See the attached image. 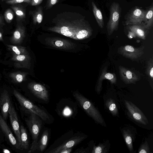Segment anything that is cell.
Masks as SVG:
<instances>
[{
	"label": "cell",
	"mask_w": 153,
	"mask_h": 153,
	"mask_svg": "<svg viewBox=\"0 0 153 153\" xmlns=\"http://www.w3.org/2000/svg\"><path fill=\"white\" fill-rule=\"evenodd\" d=\"M29 114L25 121L31 134L33 142L28 153L33 152L36 150L38 137L42 126V119L34 113L27 110Z\"/></svg>",
	"instance_id": "7a4b0ae2"
},
{
	"label": "cell",
	"mask_w": 153,
	"mask_h": 153,
	"mask_svg": "<svg viewBox=\"0 0 153 153\" xmlns=\"http://www.w3.org/2000/svg\"><path fill=\"white\" fill-rule=\"evenodd\" d=\"M121 10L119 4L116 2L112 3L110 7L109 19L106 26L108 33L109 35L118 29Z\"/></svg>",
	"instance_id": "5b68a950"
},
{
	"label": "cell",
	"mask_w": 153,
	"mask_h": 153,
	"mask_svg": "<svg viewBox=\"0 0 153 153\" xmlns=\"http://www.w3.org/2000/svg\"><path fill=\"white\" fill-rule=\"evenodd\" d=\"M49 133L48 130H45L43 132L39 141H38L36 150L41 152L46 149L48 141Z\"/></svg>",
	"instance_id": "ffe728a7"
},
{
	"label": "cell",
	"mask_w": 153,
	"mask_h": 153,
	"mask_svg": "<svg viewBox=\"0 0 153 153\" xmlns=\"http://www.w3.org/2000/svg\"><path fill=\"white\" fill-rule=\"evenodd\" d=\"M0 127L7 138L16 149H20L17 140L13 135L7 124L2 117L0 115Z\"/></svg>",
	"instance_id": "5bb4252c"
},
{
	"label": "cell",
	"mask_w": 153,
	"mask_h": 153,
	"mask_svg": "<svg viewBox=\"0 0 153 153\" xmlns=\"http://www.w3.org/2000/svg\"><path fill=\"white\" fill-rule=\"evenodd\" d=\"M11 7L14 11L19 20L25 18V13L22 7L19 5H13Z\"/></svg>",
	"instance_id": "cb8c5ba5"
},
{
	"label": "cell",
	"mask_w": 153,
	"mask_h": 153,
	"mask_svg": "<svg viewBox=\"0 0 153 153\" xmlns=\"http://www.w3.org/2000/svg\"><path fill=\"white\" fill-rule=\"evenodd\" d=\"M13 94L23 108L36 114L46 123L49 122L50 117L46 111L34 104L16 91H14Z\"/></svg>",
	"instance_id": "277c9868"
},
{
	"label": "cell",
	"mask_w": 153,
	"mask_h": 153,
	"mask_svg": "<svg viewBox=\"0 0 153 153\" xmlns=\"http://www.w3.org/2000/svg\"><path fill=\"white\" fill-rule=\"evenodd\" d=\"M146 13L144 10L136 6L130 10L125 16V24L126 25L143 24Z\"/></svg>",
	"instance_id": "8992f818"
},
{
	"label": "cell",
	"mask_w": 153,
	"mask_h": 153,
	"mask_svg": "<svg viewBox=\"0 0 153 153\" xmlns=\"http://www.w3.org/2000/svg\"><path fill=\"white\" fill-rule=\"evenodd\" d=\"M31 0H6V3L10 4H14L23 2L30 3Z\"/></svg>",
	"instance_id": "f546056e"
},
{
	"label": "cell",
	"mask_w": 153,
	"mask_h": 153,
	"mask_svg": "<svg viewBox=\"0 0 153 153\" xmlns=\"http://www.w3.org/2000/svg\"><path fill=\"white\" fill-rule=\"evenodd\" d=\"M139 153H150L149 145L147 142L141 145L138 150Z\"/></svg>",
	"instance_id": "f1b7e54d"
},
{
	"label": "cell",
	"mask_w": 153,
	"mask_h": 153,
	"mask_svg": "<svg viewBox=\"0 0 153 153\" xmlns=\"http://www.w3.org/2000/svg\"><path fill=\"white\" fill-rule=\"evenodd\" d=\"M13 51L17 54H19L20 52L19 51L18 49L16 47L14 46L13 48Z\"/></svg>",
	"instance_id": "d590c367"
},
{
	"label": "cell",
	"mask_w": 153,
	"mask_h": 153,
	"mask_svg": "<svg viewBox=\"0 0 153 153\" xmlns=\"http://www.w3.org/2000/svg\"><path fill=\"white\" fill-rule=\"evenodd\" d=\"M15 38L16 39H19L21 36V34L20 32L18 30L15 31L14 33Z\"/></svg>",
	"instance_id": "d6a6232c"
},
{
	"label": "cell",
	"mask_w": 153,
	"mask_h": 153,
	"mask_svg": "<svg viewBox=\"0 0 153 153\" xmlns=\"http://www.w3.org/2000/svg\"><path fill=\"white\" fill-rule=\"evenodd\" d=\"M144 27L148 30L150 29L153 25V4L152 3L146 10L144 20L143 23Z\"/></svg>",
	"instance_id": "ac0fdd59"
},
{
	"label": "cell",
	"mask_w": 153,
	"mask_h": 153,
	"mask_svg": "<svg viewBox=\"0 0 153 153\" xmlns=\"http://www.w3.org/2000/svg\"><path fill=\"white\" fill-rule=\"evenodd\" d=\"M11 104L10 97L7 92L2 94L0 97V108L2 117L6 120L8 115V111Z\"/></svg>",
	"instance_id": "9a60e30c"
},
{
	"label": "cell",
	"mask_w": 153,
	"mask_h": 153,
	"mask_svg": "<svg viewBox=\"0 0 153 153\" xmlns=\"http://www.w3.org/2000/svg\"><path fill=\"white\" fill-rule=\"evenodd\" d=\"M86 137V136L76 135L73 136L65 140L62 144L47 152L49 153H58L62 149L71 148L76 146L83 140Z\"/></svg>",
	"instance_id": "30bf717a"
},
{
	"label": "cell",
	"mask_w": 153,
	"mask_h": 153,
	"mask_svg": "<svg viewBox=\"0 0 153 153\" xmlns=\"http://www.w3.org/2000/svg\"><path fill=\"white\" fill-rule=\"evenodd\" d=\"M105 146L103 144H100L97 146H94L92 153H105L107 152Z\"/></svg>",
	"instance_id": "4316f807"
},
{
	"label": "cell",
	"mask_w": 153,
	"mask_h": 153,
	"mask_svg": "<svg viewBox=\"0 0 153 153\" xmlns=\"http://www.w3.org/2000/svg\"><path fill=\"white\" fill-rule=\"evenodd\" d=\"M16 78L17 81L19 82H21L23 80V77L20 74H18L16 76Z\"/></svg>",
	"instance_id": "e575fe53"
},
{
	"label": "cell",
	"mask_w": 153,
	"mask_h": 153,
	"mask_svg": "<svg viewBox=\"0 0 153 153\" xmlns=\"http://www.w3.org/2000/svg\"><path fill=\"white\" fill-rule=\"evenodd\" d=\"M128 28L130 31L137 36L143 39H145L148 30L143 24L129 25Z\"/></svg>",
	"instance_id": "e0dca14e"
},
{
	"label": "cell",
	"mask_w": 153,
	"mask_h": 153,
	"mask_svg": "<svg viewBox=\"0 0 153 153\" xmlns=\"http://www.w3.org/2000/svg\"><path fill=\"white\" fill-rule=\"evenodd\" d=\"M126 107L132 118L137 122L144 125L148 123V121L140 109L131 102L125 100Z\"/></svg>",
	"instance_id": "9c48e42d"
},
{
	"label": "cell",
	"mask_w": 153,
	"mask_h": 153,
	"mask_svg": "<svg viewBox=\"0 0 153 153\" xmlns=\"http://www.w3.org/2000/svg\"><path fill=\"white\" fill-rule=\"evenodd\" d=\"M29 87L32 93L37 97L45 101L48 100V92L42 85L34 82L30 84Z\"/></svg>",
	"instance_id": "7c38bea8"
},
{
	"label": "cell",
	"mask_w": 153,
	"mask_h": 153,
	"mask_svg": "<svg viewBox=\"0 0 153 153\" xmlns=\"http://www.w3.org/2000/svg\"><path fill=\"white\" fill-rule=\"evenodd\" d=\"M91 5L92 11L97 23L99 26L102 28L104 26V22L102 13L94 2L92 1Z\"/></svg>",
	"instance_id": "44dd1931"
},
{
	"label": "cell",
	"mask_w": 153,
	"mask_h": 153,
	"mask_svg": "<svg viewBox=\"0 0 153 153\" xmlns=\"http://www.w3.org/2000/svg\"><path fill=\"white\" fill-rule=\"evenodd\" d=\"M25 58V56L23 55H19L17 57L16 59L18 61H22L24 60Z\"/></svg>",
	"instance_id": "836d02e7"
},
{
	"label": "cell",
	"mask_w": 153,
	"mask_h": 153,
	"mask_svg": "<svg viewBox=\"0 0 153 153\" xmlns=\"http://www.w3.org/2000/svg\"><path fill=\"white\" fill-rule=\"evenodd\" d=\"M105 105L113 115H117L118 114V110L113 100L111 99L108 100L106 102Z\"/></svg>",
	"instance_id": "603a6c76"
},
{
	"label": "cell",
	"mask_w": 153,
	"mask_h": 153,
	"mask_svg": "<svg viewBox=\"0 0 153 153\" xmlns=\"http://www.w3.org/2000/svg\"><path fill=\"white\" fill-rule=\"evenodd\" d=\"M144 46L135 48L128 45L119 48L118 52L126 58L134 60L138 59L144 54Z\"/></svg>",
	"instance_id": "52a82bcc"
},
{
	"label": "cell",
	"mask_w": 153,
	"mask_h": 153,
	"mask_svg": "<svg viewBox=\"0 0 153 153\" xmlns=\"http://www.w3.org/2000/svg\"><path fill=\"white\" fill-rule=\"evenodd\" d=\"M119 69L120 78L125 83L134 84L139 80L138 77L132 71L121 66Z\"/></svg>",
	"instance_id": "4fadbf2b"
},
{
	"label": "cell",
	"mask_w": 153,
	"mask_h": 153,
	"mask_svg": "<svg viewBox=\"0 0 153 153\" xmlns=\"http://www.w3.org/2000/svg\"><path fill=\"white\" fill-rule=\"evenodd\" d=\"M6 0H1V1H6Z\"/></svg>",
	"instance_id": "ab89813d"
},
{
	"label": "cell",
	"mask_w": 153,
	"mask_h": 153,
	"mask_svg": "<svg viewBox=\"0 0 153 153\" xmlns=\"http://www.w3.org/2000/svg\"><path fill=\"white\" fill-rule=\"evenodd\" d=\"M42 13V9L39 8L34 14L33 17V22L34 23L37 22L40 23L42 22L43 19Z\"/></svg>",
	"instance_id": "484cf974"
},
{
	"label": "cell",
	"mask_w": 153,
	"mask_h": 153,
	"mask_svg": "<svg viewBox=\"0 0 153 153\" xmlns=\"http://www.w3.org/2000/svg\"><path fill=\"white\" fill-rule=\"evenodd\" d=\"M57 0H50V5H53L55 4L57 2Z\"/></svg>",
	"instance_id": "8d00e7d4"
},
{
	"label": "cell",
	"mask_w": 153,
	"mask_h": 153,
	"mask_svg": "<svg viewBox=\"0 0 153 153\" xmlns=\"http://www.w3.org/2000/svg\"><path fill=\"white\" fill-rule=\"evenodd\" d=\"M105 79L109 80L112 84H115L116 82L117 78L115 74L107 73L106 67L102 70L99 78L97 85V92H99L101 91L102 81Z\"/></svg>",
	"instance_id": "2e32d148"
},
{
	"label": "cell",
	"mask_w": 153,
	"mask_h": 153,
	"mask_svg": "<svg viewBox=\"0 0 153 153\" xmlns=\"http://www.w3.org/2000/svg\"><path fill=\"white\" fill-rule=\"evenodd\" d=\"M43 0H31L30 3L31 5L36 6L39 4Z\"/></svg>",
	"instance_id": "4dcf8cb0"
},
{
	"label": "cell",
	"mask_w": 153,
	"mask_h": 153,
	"mask_svg": "<svg viewBox=\"0 0 153 153\" xmlns=\"http://www.w3.org/2000/svg\"><path fill=\"white\" fill-rule=\"evenodd\" d=\"M14 16L13 12L10 8L7 9L4 14V17L6 22L10 23L13 20Z\"/></svg>",
	"instance_id": "d4e9b609"
},
{
	"label": "cell",
	"mask_w": 153,
	"mask_h": 153,
	"mask_svg": "<svg viewBox=\"0 0 153 153\" xmlns=\"http://www.w3.org/2000/svg\"><path fill=\"white\" fill-rule=\"evenodd\" d=\"M46 43L53 47L62 50H69L74 49L76 45L71 41L57 37H47L45 39Z\"/></svg>",
	"instance_id": "ba28073f"
},
{
	"label": "cell",
	"mask_w": 153,
	"mask_h": 153,
	"mask_svg": "<svg viewBox=\"0 0 153 153\" xmlns=\"http://www.w3.org/2000/svg\"><path fill=\"white\" fill-rule=\"evenodd\" d=\"M73 148H70L62 150L60 151L58 153H70L72 151Z\"/></svg>",
	"instance_id": "1f68e13d"
},
{
	"label": "cell",
	"mask_w": 153,
	"mask_h": 153,
	"mask_svg": "<svg viewBox=\"0 0 153 153\" xmlns=\"http://www.w3.org/2000/svg\"><path fill=\"white\" fill-rule=\"evenodd\" d=\"M61 14L64 17L57 16L53 21L54 25L48 30L76 40L87 39L92 35V29L84 17L71 12Z\"/></svg>",
	"instance_id": "6da1fadb"
},
{
	"label": "cell",
	"mask_w": 153,
	"mask_h": 153,
	"mask_svg": "<svg viewBox=\"0 0 153 153\" xmlns=\"http://www.w3.org/2000/svg\"><path fill=\"white\" fill-rule=\"evenodd\" d=\"M146 73L147 75L151 78L152 80H153V61L152 58L150 59L148 62Z\"/></svg>",
	"instance_id": "83f0119b"
},
{
	"label": "cell",
	"mask_w": 153,
	"mask_h": 153,
	"mask_svg": "<svg viewBox=\"0 0 153 153\" xmlns=\"http://www.w3.org/2000/svg\"><path fill=\"white\" fill-rule=\"evenodd\" d=\"M10 120L13 131L16 136V140L20 149L21 138L20 127L18 122L16 111L14 107L11 104L8 111Z\"/></svg>",
	"instance_id": "8fae6325"
},
{
	"label": "cell",
	"mask_w": 153,
	"mask_h": 153,
	"mask_svg": "<svg viewBox=\"0 0 153 153\" xmlns=\"http://www.w3.org/2000/svg\"><path fill=\"white\" fill-rule=\"evenodd\" d=\"M4 17L2 14H0V24L4 23Z\"/></svg>",
	"instance_id": "74e56055"
},
{
	"label": "cell",
	"mask_w": 153,
	"mask_h": 153,
	"mask_svg": "<svg viewBox=\"0 0 153 153\" xmlns=\"http://www.w3.org/2000/svg\"><path fill=\"white\" fill-rule=\"evenodd\" d=\"M2 36V34L0 32V37H1Z\"/></svg>",
	"instance_id": "f35d334b"
},
{
	"label": "cell",
	"mask_w": 153,
	"mask_h": 153,
	"mask_svg": "<svg viewBox=\"0 0 153 153\" xmlns=\"http://www.w3.org/2000/svg\"><path fill=\"white\" fill-rule=\"evenodd\" d=\"M73 96L86 113L96 122L103 125L104 120L101 114L92 103L78 92L73 93Z\"/></svg>",
	"instance_id": "3957f363"
},
{
	"label": "cell",
	"mask_w": 153,
	"mask_h": 153,
	"mask_svg": "<svg viewBox=\"0 0 153 153\" xmlns=\"http://www.w3.org/2000/svg\"><path fill=\"white\" fill-rule=\"evenodd\" d=\"M123 136L129 151L132 152L133 151L132 140L131 135L128 130H124Z\"/></svg>",
	"instance_id": "7402d4cb"
},
{
	"label": "cell",
	"mask_w": 153,
	"mask_h": 153,
	"mask_svg": "<svg viewBox=\"0 0 153 153\" xmlns=\"http://www.w3.org/2000/svg\"><path fill=\"white\" fill-rule=\"evenodd\" d=\"M21 138L20 150H27L28 149L29 144L27 130L22 125L20 127Z\"/></svg>",
	"instance_id": "d6986e66"
}]
</instances>
